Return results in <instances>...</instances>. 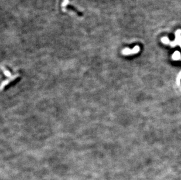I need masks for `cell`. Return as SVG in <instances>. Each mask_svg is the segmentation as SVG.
<instances>
[{"label": "cell", "mask_w": 181, "mask_h": 180, "mask_svg": "<svg viewBox=\"0 0 181 180\" xmlns=\"http://www.w3.org/2000/svg\"><path fill=\"white\" fill-rule=\"evenodd\" d=\"M2 70H3L4 71V73L5 74V75H7V77H11V74L10 72L8 71V70H7V69H6L5 68L3 67H2Z\"/></svg>", "instance_id": "cell-5"}, {"label": "cell", "mask_w": 181, "mask_h": 180, "mask_svg": "<svg viewBox=\"0 0 181 180\" xmlns=\"http://www.w3.org/2000/svg\"><path fill=\"white\" fill-rule=\"evenodd\" d=\"M181 57V53L178 51H176L175 52L173 53V56H172V59L174 60H179Z\"/></svg>", "instance_id": "cell-4"}, {"label": "cell", "mask_w": 181, "mask_h": 180, "mask_svg": "<svg viewBox=\"0 0 181 180\" xmlns=\"http://www.w3.org/2000/svg\"><path fill=\"white\" fill-rule=\"evenodd\" d=\"M181 30L179 29L175 33V40L173 42H171L170 45L171 46L174 47L179 45L181 47Z\"/></svg>", "instance_id": "cell-1"}, {"label": "cell", "mask_w": 181, "mask_h": 180, "mask_svg": "<svg viewBox=\"0 0 181 180\" xmlns=\"http://www.w3.org/2000/svg\"><path fill=\"white\" fill-rule=\"evenodd\" d=\"M161 40L162 42L165 44H169L171 43V42H170V40H169V39L167 38V37H164V38H162Z\"/></svg>", "instance_id": "cell-6"}, {"label": "cell", "mask_w": 181, "mask_h": 180, "mask_svg": "<svg viewBox=\"0 0 181 180\" xmlns=\"http://www.w3.org/2000/svg\"><path fill=\"white\" fill-rule=\"evenodd\" d=\"M139 51H140V47L138 46H136L132 50H130L129 48H125L122 51V53L124 55H129L137 53Z\"/></svg>", "instance_id": "cell-2"}, {"label": "cell", "mask_w": 181, "mask_h": 180, "mask_svg": "<svg viewBox=\"0 0 181 180\" xmlns=\"http://www.w3.org/2000/svg\"><path fill=\"white\" fill-rule=\"evenodd\" d=\"M18 75H19L18 74H16V75H12V76H11V77H9V78H8V80H7L6 81H4V82H2V84H1V90L3 89V88H4V86H5L6 85L8 84L9 83V82H11V81L15 80L16 78L18 77Z\"/></svg>", "instance_id": "cell-3"}]
</instances>
